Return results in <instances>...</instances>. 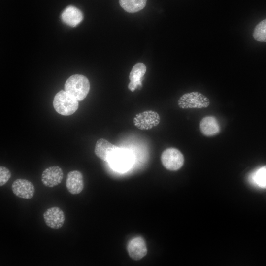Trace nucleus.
Listing matches in <instances>:
<instances>
[{
  "label": "nucleus",
  "mask_w": 266,
  "mask_h": 266,
  "mask_svg": "<svg viewBox=\"0 0 266 266\" xmlns=\"http://www.w3.org/2000/svg\"><path fill=\"white\" fill-rule=\"evenodd\" d=\"M65 90L78 101H81L86 97L89 92V81L83 75H73L66 81Z\"/></svg>",
  "instance_id": "1"
},
{
  "label": "nucleus",
  "mask_w": 266,
  "mask_h": 266,
  "mask_svg": "<svg viewBox=\"0 0 266 266\" xmlns=\"http://www.w3.org/2000/svg\"><path fill=\"white\" fill-rule=\"evenodd\" d=\"M107 162L116 171L124 172L132 166L134 157L129 150L117 146L110 153Z\"/></svg>",
  "instance_id": "2"
},
{
  "label": "nucleus",
  "mask_w": 266,
  "mask_h": 266,
  "mask_svg": "<svg viewBox=\"0 0 266 266\" xmlns=\"http://www.w3.org/2000/svg\"><path fill=\"white\" fill-rule=\"evenodd\" d=\"M78 101L65 90H61L55 95L53 104L57 113L62 115L69 116L77 110Z\"/></svg>",
  "instance_id": "3"
},
{
  "label": "nucleus",
  "mask_w": 266,
  "mask_h": 266,
  "mask_svg": "<svg viewBox=\"0 0 266 266\" xmlns=\"http://www.w3.org/2000/svg\"><path fill=\"white\" fill-rule=\"evenodd\" d=\"M209 104V99L198 92L186 93L178 101L179 106L183 109L205 108Z\"/></svg>",
  "instance_id": "4"
},
{
  "label": "nucleus",
  "mask_w": 266,
  "mask_h": 266,
  "mask_svg": "<svg viewBox=\"0 0 266 266\" xmlns=\"http://www.w3.org/2000/svg\"><path fill=\"white\" fill-rule=\"evenodd\" d=\"M161 160L163 166L171 171L180 169L184 162L182 153L175 148H168L164 150L161 155Z\"/></svg>",
  "instance_id": "5"
},
{
  "label": "nucleus",
  "mask_w": 266,
  "mask_h": 266,
  "mask_svg": "<svg viewBox=\"0 0 266 266\" xmlns=\"http://www.w3.org/2000/svg\"><path fill=\"white\" fill-rule=\"evenodd\" d=\"M160 121L158 113L152 110H147L137 114L133 119L134 125L141 130L151 129L156 126Z\"/></svg>",
  "instance_id": "6"
},
{
  "label": "nucleus",
  "mask_w": 266,
  "mask_h": 266,
  "mask_svg": "<svg viewBox=\"0 0 266 266\" xmlns=\"http://www.w3.org/2000/svg\"><path fill=\"white\" fill-rule=\"evenodd\" d=\"M43 218L46 225L53 229L62 227L65 220L64 211L57 206L48 208L43 213Z\"/></svg>",
  "instance_id": "7"
},
{
  "label": "nucleus",
  "mask_w": 266,
  "mask_h": 266,
  "mask_svg": "<svg viewBox=\"0 0 266 266\" xmlns=\"http://www.w3.org/2000/svg\"><path fill=\"white\" fill-rule=\"evenodd\" d=\"M11 189L17 197L24 199H32L35 193L33 184L25 179L19 178L15 180L11 185Z\"/></svg>",
  "instance_id": "8"
},
{
  "label": "nucleus",
  "mask_w": 266,
  "mask_h": 266,
  "mask_svg": "<svg viewBox=\"0 0 266 266\" xmlns=\"http://www.w3.org/2000/svg\"><path fill=\"white\" fill-rule=\"evenodd\" d=\"M63 177L64 173L62 168L59 166H53L42 172L41 182L44 186L52 188L60 184Z\"/></svg>",
  "instance_id": "9"
},
{
  "label": "nucleus",
  "mask_w": 266,
  "mask_h": 266,
  "mask_svg": "<svg viewBox=\"0 0 266 266\" xmlns=\"http://www.w3.org/2000/svg\"><path fill=\"white\" fill-rule=\"evenodd\" d=\"M127 250L130 257L139 260L143 258L147 253V248L144 239L140 236L136 237L128 243Z\"/></svg>",
  "instance_id": "10"
},
{
  "label": "nucleus",
  "mask_w": 266,
  "mask_h": 266,
  "mask_svg": "<svg viewBox=\"0 0 266 266\" xmlns=\"http://www.w3.org/2000/svg\"><path fill=\"white\" fill-rule=\"evenodd\" d=\"M66 186L67 191L73 195L80 193L84 189L83 176L78 170L69 171L67 175Z\"/></svg>",
  "instance_id": "11"
},
{
  "label": "nucleus",
  "mask_w": 266,
  "mask_h": 266,
  "mask_svg": "<svg viewBox=\"0 0 266 266\" xmlns=\"http://www.w3.org/2000/svg\"><path fill=\"white\" fill-rule=\"evenodd\" d=\"M146 71V66L142 63H138L133 67L129 75L128 88L130 91L133 92L138 86H142V79Z\"/></svg>",
  "instance_id": "12"
},
{
  "label": "nucleus",
  "mask_w": 266,
  "mask_h": 266,
  "mask_svg": "<svg viewBox=\"0 0 266 266\" xmlns=\"http://www.w3.org/2000/svg\"><path fill=\"white\" fill-rule=\"evenodd\" d=\"M62 20L67 25L74 27L77 25L83 18L82 12L74 6L66 7L61 15Z\"/></svg>",
  "instance_id": "13"
},
{
  "label": "nucleus",
  "mask_w": 266,
  "mask_h": 266,
  "mask_svg": "<svg viewBox=\"0 0 266 266\" xmlns=\"http://www.w3.org/2000/svg\"><path fill=\"white\" fill-rule=\"evenodd\" d=\"M200 127L201 133L206 136L215 135L220 131L218 121L212 116L203 118L200 121Z\"/></svg>",
  "instance_id": "14"
},
{
  "label": "nucleus",
  "mask_w": 266,
  "mask_h": 266,
  "mask_svg": "<svg viewBox=\"0 0 266 266\" xmlns=\"http://www.w3.org/2000/svg\"><path fill=\"white\" fill-rule=\"evenodd\" d=\"M117 147L107 140L100 138L96 143L94 152L98 158L107 162L110 153Z\"/></svg>",
  "instance_id": "15"
},
{
  "label": "nucleus",
  "mask_w": 266,
  "mask_h": 266,
  "mask_svg": "<svg viewBox=\"0 0 266 266\" xmlns=\"http://www.w3.org/2000/svg\"><path fill=\"white\" fill-rule=\"evenodd\" d=\"M249 181L253 185L266 189V165L253 171L249 176Z\"/></svg>",
  "instance_id": "16"
},
{
  "label": "nucleus",
  "mask_w": 266,
  "mask_h": 266,
  "mask_svg": "<svg viewBox=\"0 0 266 266\" xmlns=\"http://www.w3.org/2000/svg\"><path fill=\"white\" fill-rule=\"evenodd\" d=\"M147 0H119L121 7L129 13L138 12L146 5Z\"/></svg>",
  "instance_id": "17"
},
{
  "label": "nucleus",
  "mask_w": 266,
  "mask_h": 266,
  "mask_svg": "<svg viewBox=\"0 0 266 266\" xmlns=\"http://www.w3.org/2000/svg\"><path fill=\"white\" fill-rule=\"evenodd\" d=\"M253 36L260 42H266V18L260 21L255 27Z\"/></svg>",
  "instance_id": "18"
},
{
  "label": "nucleus",
  "mask_w": 266,
  "mask_h": 266,
  "mask_svg": "<svg viewBox=\"0 0 266 266\" xmlns=\"http://www.w3.org/2000/svg\"><path fill=\"white\" fill-rule=\"evenodd\" d=\"M11 176L10 170L7 167L0 166V186H2L6 184Z\"/></svg>",
  "instance_id": "19"
}]
</instances>
